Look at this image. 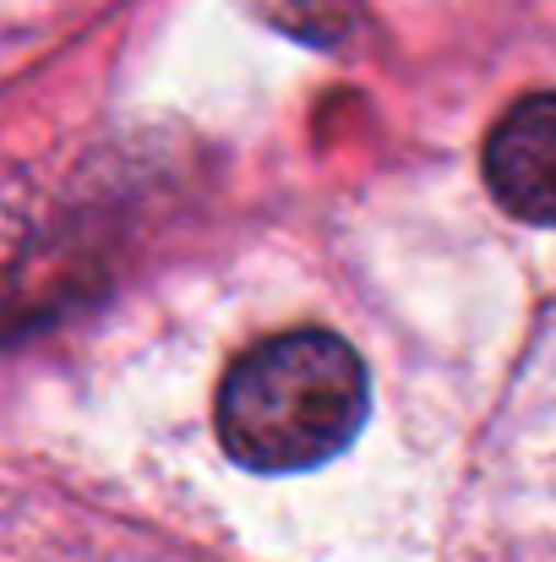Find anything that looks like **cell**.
Segmentation results:
<instances>
[{"mask_svg": "<svg viewBox=\"0 0 556 562\" xmlns=\"http://www.w3.org/2000/svg\"><path fill=\"white\" fill-rule=\"evenodd\" d=\"M486 187L513 218L556 224V93L502 110L486 137Z\"/></svg>", "mask_w": 556, "mask_h": 562, "instance_id": "obj_2", "label": "cell"}, {"mask_svg": "<svg viewBox=\"0 0 556 562\" xmlns=\"http://www.w3.org/2000/svg\"><path fill=\"white\" fill-rule=\"evenodd\" d=\"M366 367L322 328L273 334L246 350L218 387V437L235 464L284 475L317 470L366 426Z\"/></svg>", "mask_w": 556, "mask_h": 562, "instance_id": "obj_1", "label": "cell"}, {"mask_svg": "<svg viewBox=\"0 0 556 562\" xmlns=\"http://www.w3.org/2000/svg\"><path fill=\"white\" fill-rule=\"evenodd\" d=\"M290 22L306 38H339L355 22V0H290Z\"/></svg>", "mask_w": 556, "mask_h": 562, "instance_id": "obj_3", "label": "cell"}]
</instances>
